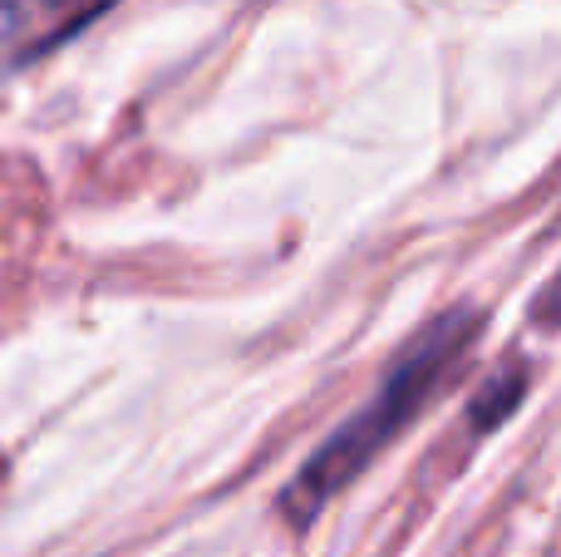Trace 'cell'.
<instances>
[{"label":"cell","mask_w":561,"mask_h":557,"mask_svg":"<svg viewBox=\"0 0 561 557\" xmlns=\"http://www.w3.org/2000/svg\"><path fill=\"white\" fill-rule=\"evenodd\" d=\"M478 331H483V316L468 311V306L463 311L434 316V321L409 341V351L399 355V365L389 371V380L379 385L375 400H369L355 420L340 424V430L306 459V469L296 474V484L280 493V519L306 528L340 489H350V484L389 450V440L404 434V424L419 420L428 395L454 375V365L463 361V351L478 341Z\"/></svg>","instance_id":"6da1fadb"},{"label":"cell","mask_w":561,"mask_h":557,"mask_svg":"<svg viewBox=\"0 0 561 557\" xmlns=\"http://www.w3.org/2000/svg\"><path fill=\"white\" fill-rule=\"evenodd\" d=\"M114 0H0V65H30L99 20Z\"/></svg>","instance_id":"7a4b0ae2"},{"label":"cell","mask_w":561,"mask_h":557,"mask_svg":"<svg viewBox=\"0 0 561 557\" xmlns=\"http://www.w3.org/2000/svg\"><path fill=\"white\" fill-rule=\"evenodd\" d=\"M523 390H527V371L523 365H507V371L493 375V380L483 385V395L473 400V424L478 430H493L497 420H507V414L523 405Z\"/></svg>","instance_id":"3957f363"}]
</instances>
